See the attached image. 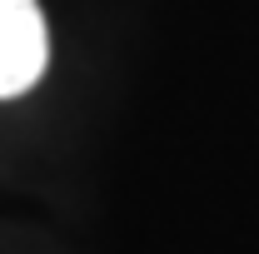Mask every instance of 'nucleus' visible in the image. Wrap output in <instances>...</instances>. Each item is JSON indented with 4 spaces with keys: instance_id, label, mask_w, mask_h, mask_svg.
<instances>
[{
    "instance_id": "obj_1",
    "label": "nucleus",
    "mask_w": 259,
    "mask_h": 254,
    "mask_svg": "<svg viewBox=\"0 0 259 254\" xmlns=\"http://www.w3.org/2000/svg\"><path fill=\"white\" fill-rule=\"evenodd\" d=\"M50 40L35 0H0V100L25 95L45 75Z\"/></svg>"
}]
</instances>
